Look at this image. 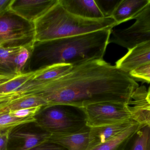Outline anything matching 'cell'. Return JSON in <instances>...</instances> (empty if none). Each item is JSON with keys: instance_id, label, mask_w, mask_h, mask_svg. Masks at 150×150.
<instances>
[{"instance_id": "1", "label": "cell", "mask_w": 150, "mask_h": 150, "mask_svg": "<svg viewBox=\"0 0 150 150\" xmlns=\"http://www.w3.org/2000/svg\"><path fill=\"white\" fill-rule=\"evenodd\" d=\"M139 87L129 73L103 59L73 66L63 77L29 94L41 97L47 105H66L82 110L90 104L106 101L127 105Z\"/></svg>"}, {"instance_id": "2", "label": "cell", "mask_w": 150, "mask_h": 150, "mask_svg": "<svg viewBox=\"0 0 150 150\" xmlns=\"http://www.w3.org/2000/svg\"><path fill=\"white\" fill-rule=\"evenodd\" d=\"M112 30L105 29L67 38L35 41L27 63L28 72L38 71L54 64L75 66L90 61L103 60Z\"/></svg>"}, {"instance_id": "3", "label": "cell", "mask_w": 150, "mask_h": 150, "mask_svg": "<svg viewBox=\"0 0 150 150\" xmlns=\"http://www.w3.org/2000/svg\"><path fill=\"white\" fill-rule=\"evenodd\" d=\"M35 41H43L86 34L117 26L112 17L88 19L66 10L58 2L34 22Z\"/></svg>"}, {"instance_id": "4", "label": "cell", "mask_w": 150, "mask_h": 150, "mask_svg": "<svg viewBox=\"0 0 150 150\" xmlns=\"http://www.w3.org/2000/svg\"><path fill=\"white\" fill-rule=\"evenodd\" d=\"M35 119L37 125L50 134H71L87 127L83 110L66 105L42 107Z\"/></svg>"}, {"instance_id": "5", "label": "cell", "mask_w": 150, "mask_h": 150, "mask_svg": "<svg viewBox=\"0 0 150 150\" xmlns=\"http://www.w3.org/2000/svg\"><path fill=\"white\" fill-rule=\"evenodd\" d=\"M34 36V23L10 11L0 18V41L4 46L33 48Z\"/></svg>"}, {"instance_id": "6", "label": "cell", "mask_w": 150, "mask_h": 150, "mask_svg": "<svg viewBox=\"0 0 150 150\" xmlns=\"http://www.w3.org/2000/svg\"><path fill=\"white\" fill-rule=\"evenodd\" d=\"M89 128L114 125L133 121L127 105L119 102H98L82 109Z\"/></svg>"}, {"instance_id": "7", "label": "cell", "mask_w": 150, "mask_h": 150, "mask_svg": "<svg viewBox=\"0 0 150 150\" xmlns=\"http://www.w3.org/2000/svg\"><path fill=\"white\" fill-rule=\"evenodd\" d=\"M51 134L35 122L18 125L10 129L7 150H27L48 142Z\"/></svg>"}, {"instance_id": "8", "label": "cell", "mask_w": 150, "mask_h": 150, "mask_svg": "<svg viewBox=\"0 0 150 150\" xmlns=\"http://www.w3.org/2000/svg\"><path fill=\"white\" fill-rule=\"evenodd\" d=\"M58 2L59 0H12L9 11L34 23Z\"/></svg>"}, {"instance_id": "9", "label": "cell", "mask_w": 150, "mask_h": 150, "mask_svg": "<svg viewBox=\"0 0 150 150\" xmlns=\"http://www.w3.org/2000/svg\"><path fill=\"white\" fill-rule=\"evenodd\" d=\"M73 66L68 64H56L36 71L35 76L21 88L20 95H26L38 87L58 80L68 74Z\"/></svg>"}, {"instance_id": "10", "label": "cell", "mask_w": 150, "mask_h": 150, "mask_svg": "<svg viewBox=\"0 0 150 150\" xmlns=\"http://www.w3.org/2000/svg\"><path fill=\"white\" fill-rule=\"evenodd\" d=\"M150 63V40L137 44L115 63V66L129 73L135 69Z\"/></svg>"}, {"instance_id": "11", "label": "cell", "mask_w": 150, "mask_h": 150, "mask_svg": "<svg viewBox=\"0 0 150 150\" xmlns=\"http://www.w3.org/2000/svg\"><path fill=\"white\" fill-rule=\"evenodd\" d=\"M90 128L86 127L76 133L51 134L48 142L64 147L67 150H87L89 147Z\"/></svg>"}, {"instance_id": "12", "label": "cell", "mask_w": 150, "mask_h": 150, "mask_svg": "<svg viewBox=\"0 0 150 150\" xmlns=\"http://www.w3.org/2000/svg\"><path fill=\"white\" fill-rule=\"evenodd\" d=\"M150 6V0H120L112 17L117 26L135 18Z\"/></svg>"}, {"instance_id": "13", "label": "cell", "mask_w": 150, "mask_h": 150, "mask_svg": "<svg viewBox=\"0 0 150 150\" xmlns=\"http://www.w3.org/2000/svg\"><path fill=\"white\" fill-rule=\"evenodd\" d=\"M59 3L69 12L88 19H100L104 16L94 0H59Z\"/></svg>"}, {"instance_id": "14", "label": "cell", "mask_w": 150, "mask_h": 150, "mask_svg": "<svg viewBox=\"0 0 150 150\" xmlns=\"http://www.w3.org/2000/svg\"><path fill=\"white\" fill-rule=\"evenodd\" d=\"M145 127L134 121L111 140L87 150H125L128 142L131 138Z\"/></svg>"}, {"instance_id": "15", "label": "cell", "mask_w": 150, "mask_h": 150, "mask_svg": "<svg viewBox=\"0 0 150 150\" xmlns=\"http://www.w3.org/2000/svg\"><path fill=\"white\" fill-rule=\"evenodd\" d=\"M134 122L133 120L119 124L90 128L88 149L111 140Z\"/></svg>"}, {"instance_id": "16", "label": "cell", "mask_w": 150, "mask_h": 150, "mask_svg": "<svg viewBox=\"0 0 150 150\" xmlns=\"http://www.w3.org/2000/svg\"><path fill=\"white\" fill-rule=\"evenodd\" d=\"M150 40V30L128 32L123 29H112L109 43H114L129 50L137 44Z\"/></svg>"}, {"instance_id": "17", "label": "cell", "mask_w": 150, "mask_h": 150, "mask_svg": "<svg viewBox=\"0 0 150 150\" xmlns=\"http://www.w3.org/2000/svg\"><path fill=\"white\" fill-rule=\"evenodd\" d=\"M47 105L45 100L36 94L22 95L11 100L0 107V115L20 109L45 106Z\"/></svg>"}, {"instance_id": "18", "label": "cell", "mask_w": 150, "mask_h": 150, "mask_svg": "<svg viewBox=\"0 0 150 150\" xmlns=\"http://www.w3.org/2000/svg\"><path fill=\"white\" fill-rule=\"evenodd\" d=\"M20 47L0 46V75H16L14 67V59Z\"/></svg>"}, {"instance_id": "19", "label": "cell", "mask_w": 150, "mask_h": 150, "mask_svg": "<svg viewBox=\"0 0 150 150\" xmlns=\"http://www.w3.org/2000/svg\"><path fill=\"white\" fill-rule=\"evenodd\" d=\"M36 73V71L23 73L0 82V94L18 93L23 85L35 76Z\"/></svg>"}, {"instance_id": "20", "label": "cell", "mask_w": 150, "mask_h": 150, "mask_svg": "<svg viewBox=\"0 0 150 150\" xmlns=\"http://www.w3.org/2000/svg\"><path fill=\"white\" fill-rule=\"evenodd\" d=\"M123 30L128 32L150 30V6L145 9L135 18V22L134 24Z\"/></svg>"}, {"instance_id": "21", "label": "cell", "mask_w": 150, "mask_h": 150, "mask_svg": "<svg viewBox=\"0 0 150 150\" xmlns=\"http://www.w3.org/2000/svg\"><path fill=\"white\" fill-rule=\"evenodd\" d=\"M35 121V118H19L10 113L0 115V132L10 129L18 125Z\"/></svg>"}, {"instance_id": "22", "label": "cell", "mask_w": 150, "mask_h": 150, "mask_svg": "<svg viewBox=\"0 0 150 150\" xmlns=\"http://www.w3.org/2000/svg\"><path fill=\"white\" fill-rule=\"evenodd\" d=\"M33 48L26 47L19 48L14 59V67L17 75L23 73L24 69L31 56Z\"/></svg>"}, {"instance_id": "23", "label": "cell", "mask_w": 150, "mask_h": 150, "mask_svg": "<svg viewBox=\"0 0 150 150\" xmlns=\"http://www.w3.org/2000/svg\"><path fill=\"white\" fill-rule=\"evenodd\" d=\"M132 150H150V129L145 127L137 134Z\"/></svg>"}, {"instance_id": "24", "label": "cell", "mask_w": 150, "mask_h": 150, "mask_svg": "<svg viewBox=\"0 0 150 150\" xmlns=\"http://www.w3.org/2000/svg\"><path fill=\"white\" fill-rule=\"evenodd\" d=\"M105 18L111 17L120 0H94Z\"/></svg>"}, {"instance_id": "25", "label": "cell", "mask_w": 150, "mask_h": 150, "mask_svg": "<svg viewBox=\"0 0 150 150\" xmlns=\"http://www.w3.org/2000/svg\"><path fill=\"white\" fill-rule=\"evenodd\" d=\"M129 74L136 81L150 84V63L135 69Z\"/></svg>"}, {"instance_id": "26", "label": "cell", "mask_w": 150, "mask_h": 150, "mask_svg": "<svg viewBox=\"0 0 150 150\" xmlns=\"http://www.w3.org/2000/svg\"><path fill=\"white\" fill-rule=\"evenodd\" d=\"M42 107H30L10 112L8 113L19 118H35V116Z\"/></svg>"}, {"instance_id": "27", "label": "cell", "mask_w": 150, "mask_h": 150, "mask_svg": "<svg viewBox=\"0 0 150 150\" xmlns=\"http://www.w3.org/2000/svg\"><path fill=\"white\" fill-rule=\"evenodd\" d=\"M27 150H67L62 146L50 142H46Z\"/></svg>"}, {"instance_id": "28", "label": "cell", "mask_w": 150, "mask_h": 150, "mask_svg": "<svg viewBox=\"0 0 150 150\" xmlns=\"http://www.w3.org/2000/svg\"><path fill=\"white\" fill-rule=\"evenodd\" d=\"M0 132V150H7L10 129Z\"/></svg>"}, {"instance_id": "29", "label": "cell", "mask_w": 150, "mask_h": 150, "mask_svg": "<svg viewBox=\"0 0 150 150\" xmlns=\"http://www.w3.org/2000/svg\"><path fill=\"white\" fill-rule=\"evenodd\" d=\"M21 96L18 92L8 93L7 95L0 97V107L6 105L7 103L13 99Z\"/></svg>"}, {"instance_id": "30", "label": "cell", "mask_w": 150, "mask_h": 150, "mask_svg": "<svg viewBox=\"0 0 150 150\" xmlns=\"http://www.w3.org/2000/svg\"><path fill=\"white\" fill-rule=\"evenodd\" d=\"M11 1L12 0L0 1V18L9 11Z\"/></svg>"}, {"instance_id": "31", "label": "cell", "mask_w": 150, "mask_h": 150, "mask_svg": "<svg viewBox=\"0 0 150 150\" xmlns=\"http://www.w3.org/2000/svg\"><path fill=\"white\" fill-rule=\"evenodd\" d=\"M14 76L0 75V82H4V81H6V80H8V79H10L11 78H12Z\"/></svg>"}, {"instance_id": "32", "label": "cell", "mask_w": 150, "mask_h": 150, "mask_svg": "<svg viewBox=\"0 0 150 150\" xmlns=\"http://www.w3.org/2000/svg\"><path fill=\"white\" fill-rule=\"evenodd\" d=\"M0 94V97H2V96H4V95H7V94Z\"/></svg>"}, {"instance_id": "33", "label": "cell", "mask_w": 150, "mask_h": 150, "mask_svg": "<svg viewBox=\"0 0 150 150\" xmlns=\"http://www.w3.org/2000/svg\"><path fill=\"white\" fill-rule=\"evenodd\" d=\"M1 45H2V42H1V41H0V46Z\"/></svg>"}]
</instances>
